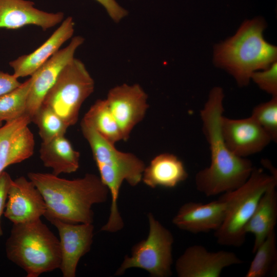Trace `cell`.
<instances>
[{
	"instance_id": "obj_28",
	"label": "cell",
	"mask_w": 277,
	"mask_h": 277,
	"mask_svg": "<svg viewBox=\"0 0 277 277\" xmlns=\"http://www.w3.org/2000/svg\"><path fill=\"white\" fill-rule=\"evenodd\" d=\"M105 9L109 17L115 23H119L128 15V11L116 0H95Z\"/></svg>"
},
{
	"instance_id": "obj_4",
	"label": "cell",
	"mask_w": 277,
	"mask_h": 277,
	"mask_svg": "<svg viewBox=\"0 0 277 277\" xmlns=\"http://www.w3.org/2000/svg\"><path fill=\"white\" fill-rule=\"evenodd\" d=\"M5 251L8 259L23 269L27 277H38L61 265L59 239L41 219L13 224Z\"/></svg>"
},
{
	"instance_id": "obj_20",
	"label": "cell",
	"mask_w": 277,
	"mask_h": 277,
	"mask_svg": "<svg viewBox=\"0 0 277 277\" xmlns=\"http://www.w3.org/2000/svg\"><path fill=\"white\" fill-rule=\"evenodd\" d=\"M276 186L267 190L261 197L256 207L247 222L245 232L254 236L252 252L254 253L273 231L277 220Z\"/></svg>"
},
{
	"instance_id": "obj_22",
	"label": "cell",
	"mask_w": 277,
	"mask_h": 277,
	"mask_svg": "<svg viewBox=\"0 0 277 277\" xmlns=\"http://www.w3.org/2000/svg\"><path fill=\"white\" fill-rule=\"evenodd\" d=\"M82 121L112 144L123 140L120 128L105 99L97 100L85 113Z\"/></svg>"
},
{
	"instance_id": "obj_5",
	"label": "cell",
	"mask_w": 277,
	"mask_h": 277,
	"mask_svg": "<svg viewBox=\"0 0 277 277\" xmlns=\"http://www.w3.org/2000/svg\"><path fill=\"white\" fill-rule=\"evenodd\" d=\"M277 185V176L254 167L247 180L234 190L222 194L220 197L226 203L223 222L214 231L219 244L240 247L245 241V226L264 192Z\"/></svg>"
},
{
	"instance_id": "obj_25",
	"label": "cell",
	"mask_w": 277,
	"mask_h": 277,
	"mask_svg": "<svg viewBox=\"0 0 277 277\" xmlns=\"http://www.w3.org/2000/svg\"><path fill=\"white\" fill-rule=\"evenodd\" d=\"M31 122L37 126L42 143L65 135L69 127L54 111L44 105H41L32 117Z\"/></svg>"
},
{
	"instance_id": "obj_27",
	"label": "cell",
	"mask_w": 277,
	"mask_h": 277,
	"mask_svg": "<svg viewBox=\"0 0 277 277\" xmlns=\"http://www.w3.org/2000/svg\"><path fill=\"white\" fill-rule=\"evenodd\" d=\"M250 80L258 87L272 96H277V63L269 67L254 72Z\"/></svg>"
},
{
	"instance_id": "obj_9",
	"label": "cell",
	"mask_w": 277,
	"mask_h": 277,
	"mask_svg": "<svg viewBox=\"0 0 277 277\" xmlns=\"http://www.w3.org/2000/svg\"><path fill=\"white\" fill-rule=\"evenodd\" d=\"M105 100L120 128L123 140L127 141L149 108L147 93L139 84H123L110 89Z\"/></svg>"
},
{
	"instance_id": "obj_2",
	"label": "cell",
	"mask_w": 277,
	"mask_h": 277,
	"mask_svg": "<svg viewBox=\"0 0 277 277\" xmlns=\"http://www.w3.org/2000/svg\"><path fill=\"white\" fill-rule=\"evenodd\" d=\"M28 178L41 193L46 207L44 216L72 223H93L92 206L107 201L109 192L100 176L87 173L68 180L52 173L30 172Z\"/></svg>"
},
{
	"instance_id": "obj_1",
	"label": "cell",
	"mask_w": 277,
	"mask_h": 277,
	"mask_svg": "<svg viewBox=\"0 0 277 277\" xmlns=\"http://www.w3.org/2000/svg\"><path fill=\"white\" fill-rule=\"evenodd\" d=\"M224 94L220 87L211 89L200 110L202 130L210 152V164L195 175L196 189L211 196L232 191L243 185L254 167L250 160L232 153L226 145L221 131L224 111Z\"/></svg>"
},
{
	"instance_id": "obj_16",
	"label": "cell",
	"mask_w": 277,
	"mask_h": 277,
	"mask_svg": "<svg viewBox=\"0 0 277 277\" xmlns=\"http://www.w3.org/2000/svg\"><path fill=\"white\" fill-rule=\"evenodd\" d=\"M226 209V203L220 197L206 204L189 202L181 206L172 222L192 233L215 231L223 222Z\"/></svg>"
},
{
	"instance_id": "obj_8",
	"label": "cell",
	"mask_w": 277,
	"mask_h": 277,
	"mask_svg": "<svg viewBox=\"0 0 277 277\" xmlns=\"http://www.w3.org/2000/svg\"><path fill=\"white\" fill-rule=\"evenodd\" d=\"M149 233L147 238L135 244L131 255H126L115 275H123L128 269L138 268L149 272L153 277H169L172 275V233L153 216L148 214Z\"/></svg>"
},
{
	"instance_id": "obj_11",
	"label": "cell",
	"mask_w": 277,
	"mask_h": 277,
	"mask_svg": "<svg viewBox=\"0 0 277 277\" xmlns=\"http://www.w3.org/2000/svg\"><path fill=\"white\" fill-rule=\"evenodd\" d=\"M57 229L61 252L60 269L64 277L76 276L78 262L91 249L93 223L72 224L57 220L50 221Z\"/></svg>"
},
{
	"instance_id": "obj_14",
	"label": "cell",
	"mask_w": 277,
	"mask_h": 277,
	"mask_svg": "<svg viewBox=\"0 0 277 277\" xmlns=\"http://www.w3.org/2000/svg\"><path fill=\"white\" fill-rule=\"evenodd\" d=\"M46 210L44 199L35 184L25 176L12 180L9 187L4 216L13 224L36 221Z\"/></svg>"
},
{
	"instance_id": "obj_6",
	"label": "cell",
	"mask_w": 277,
	"mask_h": 277,
	"mask_svg": "<svg viewBox=\"0 0 277 277\" xmlns=\"http://www.w3.org/2000/svg\"><path fill=\"white\" fill-rule=\"evenodd\" d=\"M82 134L88 143L98 169L100 177L107 187L120 188L124 181L131 186L141 181L146 167L144 162L130 152L117 150L92 127L81 121Z\"/></svg>"
},
{
	"instance_id": "obj_29",
	"label": "cell",
	"mask_w": 277,
	"mask_h": 277,
	"mask_svg": "<svg viewBox=\"0 0 277 277\" xmlns=\"http://www.w3.org/2000/svg\"><path fill=\"white\" fill-rule=\"evenodd\" d=\"M12 181L11 176L7 172L4 171L0 174V238L3 235L1 217L5 211L8 192Z\"/></svg>"
},
{
	"instance_id": "obj_17",
	"label": "cell",
	"mask_w": 277,
	"mask_h": 277,
	"mask_svg": "<svg viewBox=\"0 0 277 277\" xmlns=\"http://www.w3.org/2000/svg\"><path fill=\"white\" fill-rule=\"evenodd\" d=\"M34 5L27 0H0V29H16L33 25L45 31L64 20L63 12H47Z\"/></svg>"
},
{
	"instance_id": "obj_7",
	"label": "cell",
	"mask_w": 277,
	"mask_h": 277,
	"mask_svg": "<svg viewBox=\"0 0 277 277\" xmlns=\"http://www.w3.org/2000/svg\"><path fill=\"white\" fill-rule=\"evenodd\" d=\"M94 89V80L86 66L74 57L62 70L42 105L52 109L69 127L77 123L82 104Z\"/></svg>"
},
{
	"instance_id": "obj_23",
	"label": "cell",
	"mask_w": 277,
	"mask_h": 277,
	"mask_svg": "<svg viewBox=\"0 0 277 277\" xmlns=\"http://www.w3.org/2000/svg\"><path fill=\"white\" fill-rule=\"evenodd\" d=\"M246 277H264L276 274L277 249L275 231L271 233L254 252Z\"/></svg>"
},
{
	"instance_id": "obj_21",
	"label": "cell",
	"mask_w": 277,
	"mask_h": 277,
	"mask_svg": "<svg viewBox=\"0 0 277 277\" xmlns=\"http://www.w3.org/2000/svg\"><path fill=\"white\" fill-rule=\"evenodd\" d=\"M39 153L44 166L52 169L54 175L73 173L79 168L80 153L65 135L42 143Z\"/></svg>"
},
{
	"instance_id": "obj_26",
	"label": "cell",
	"mask_w": 277,
	"mask_h": 277,
	"mask_svg": "<svg viewBox=\"0 0 277 277\" xmlns=\"http://www.w3.org/2000/svg\"><path fill=\"white\" fill-rule=\"evenodd\" d=\"M251 116L263 128L271 141H277V96L254 107Z\"/></svg>"
},
{
	"instance_id": "obj_19",
	"label": "cell",
	"mask_w": 277,
	"mask_h": 277,
	"mask_svg": "<svg viewBox=\"0 0 277 277\" xmlns=\"http://www.w3.org/2000/svg\"><path fill=\"white\" fill-rule=\"evenodd\" d=\"M188 176L183 162L177 156L163 153L155 156L145 167L142 181L151 188H173L185 181Z\"/></svg>"
},
{
	"instance_id": "obj_15",
	"label": "cell",
	"mask_w": 277,
	"mask_h": 277,
	"mask_svg": "<svg viewBox=\"0 0 277 277\" xmlns=\"http://www.w3.org/2000/svg\"><path fill=\"white\" fill-rule=\"evenodd\" d=\"M30 123V117L25 114L0 127V174L8 166L33 155L35 143L28 127Z\"/></svg>"
},
{
	"instance_id": "obj_30",
	"label": "cell",
	"mask_w": 277,
	"mask_h": 277,
	"mask_svg": "<svg viewBox=\"0 0 277 277\" xmlns=\"http://www.w3.org/2000/svg\"><path fill=\"white\" fill-rule=\"evenodd\" d=\"M21 84L13 74L0 71V96L13 91Z\"/></svg>"
},
{
	"instance_id": "obj_18",
	"label": "cell",
	"mask_w": 277,
	"mask_h": 277,
	"mask_svg": "<svg viewBox=\"0 0 277 277\" xmlns=\"http://www.w3.org/2000/svg\"><path fill=\"white\" fill-rule=\"evenodd\" d=\"M74 31L73 18L68 17L36 49L9 62L10 66L13 70V74L18 78L31 76L60 50L65 42L72 37Z\"/></svg>"
},
{
	"instance_id": "obj_24",
	"label": "cell",
	"mask_w": 277,
	"mask_h": 277,
	"mask_svg": "<svg viewBox=\"0 0 277 277\" xmlns=\"http://www.w3.org/2000/svg\"><path fill=\"white\" fill-rule=\"evenodd\" d=\"M32 75L13 91L0 96V121L14 120L26 114Z\"/></svg>"
},
{
	"instance_id": "obj_12",
	"label": "cell",
	"mask_w": 277,
	"mask_h": 277,
	"mask_svg": "<svg viewBox=\"0 0 277 277\" xmlns=\"http://www.w3.org/2000/svg\"><path fill=\"white\" fill-rule=\"evenodd\" d=\"M84 42L81 36L72 38L69 44L60 49L33 74V82L26 105V114L31 120L41 106L49 90L55 83L60 73L74 57L77 48Z\"/></svg>"
},
{
	"instance_id": "obj_13",
	"label": "cell",
	"mask_w": 277,
	"mask_h": 277,
	"mask_svg": "<svg viewBox=\"0 0 277 277\" xmlns=\"http://www.w3.org/2000/svg\"><path fill=\"white\" fill-rule=\"evenodd\" d=\"M221 127L226 145L232 153L241 157L260 152L272 141L251 116L234 119L223 115Z\"/></svg>"
},
{
	"instance_id": "obj_3",
	"label": "cell",
	"mask_w": 277,
	"mask_h": 277,
	"mask_svg": "<svg viewBox=\"0 0 277 277\" xmlns=\"http://www.w3.org/2000/svg\"><path fill=\"white\" fill-rule=\"evenodd\" d=\"M266 27L262 17L246 20L234 35L214 48V64L230 74L239 86L248 85L254 72L276 61V47L264 37Z\"/></svg>"
},
{
	"instance_id": "obj_31",
	"label": "cell",
	"mask_w": 277,
	"mask_h": 277,
	"mask_svg": "<svg viewBox=\"0 0 277 277\" xmlns=\"http://www.w3.org/2000/svg\"><path fill=\"white\" fill-rule=\"evenodd\" d=\"M2 126V122L0 121V127Z\"/></svg>"
},
{
	"instance_id": "obj_10",
	"label": "cell",
	"mask_w": 277,
	"mask_h": 277,
	"mask_svg": "<svg viewBox=\"0 0 277 277\" xmlns=\"http://www.w3.org/2000/svg\"><path fill=\"white\" fill-rule=\"evenodd\" d=\"M242 263L233 252H211L202 245H194L179 257L175 269L179 277H219L225 268Z\"/></svg>"
}]
</instances>
